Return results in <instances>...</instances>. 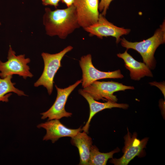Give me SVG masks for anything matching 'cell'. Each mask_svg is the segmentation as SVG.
Listing matches in <instances>:
<instances>
[{
	"mask_svg": "<svg viewBox=\"0 0 165 165\" xmlns=\"http://www.w3.org/2000/svg\"><path fill=\"white\" fill-rule=\"evenodd\" d=\"M71 142L78 149L80 156L79 164L89 165L90 149L93 143L91 138L86 132L80 131L71 138Z\"/></svg>",
	"mask_w": 165,
	"mask_h": 165,
	"instance_id": "14",
	"label": "cell"
},
{
	"mask_svg": "<svg viewBox=\"0 0 165 165\" xmlns=\"http://www.w3.org/2000/svg\"><path fill=\"white\" fill-rule=\"evenodd\" d=\"M90 36H96L102 38L103 37L111 36L116 39L118 43L120 41V37L128 34L130 30L119 28L109 22L101 13L99 14L98 19L95 23L84 28Z\"/></svg>",
	"mask_w": 165,
	"mask_h": 165,
	"instance_id": "9",
	"label": "cell"
},
{
	"mask_svg": "<svg viewBox=\"0 0 165 165\" xmlns=\"http://www.w3.org/2000/svg\"><path fill=\"white\" fill-rule=\"evenodd\" d=\"M119 151V149L117 147L108 152H101L95 145H92L90 149L89 165H106L108 160L112 158L114 154Z\"/></svg>",
	"mask_w": 165,
	"mask_h": 165,
	"instance_id": "16",
	"label": "cell"
},
{
	"mask_svg": "<svg viewBox=\"0 0 165 165\" xmlns=\"http://www.w3.org/2000/svg\"><path fill=\"white\" fill-rule=\"evenodd\" d=\"M7 58L8 60L4 62L0 60V77L1 78L14 74L22 76L25 79L33 76L30 71L29 67L27 65L30 62V58H25L24 54L16 55L15 52L10 46Z\"/></svg>",
	"mask_w": 165,
	"mask_h": 165,
	"instance_id": "4",
	"label": "cell"
},
{
	"mask_svg": "<svg viewBox=\"0 0 165 165\" xmlns=\"http://www.w3.org/2000/svg\"><path fill=\"white\" fill-rule=\"evenodd\" d=\"M148 139V138H145L140 140L137 138L136 132L132 134L127 128V133L124 137L123 155L119 159L112 158L110 162L115 165H127L135 157L141 154L146 147Z\"/></svg>",
	"mask_w": 165,
	"mask_h": 165,
	"instance_id": "8",
	"label": "cell"
},
{
	"mask_svg": "<svg viewBox=\"0 0 165 165\" xmlns=\"http://www.w3.org/2000/svg\"><path fill=\"white\" fill-rule=\"evenodd\" d=\"M78 91L79 94L86 99L89 105L90 114L89 118L82 129V130L87 133L88 132L91 119L97 113L106 109H111L114 108L127 109L129 106L127 104L117 103L110 101H107L105 103L99 102L94 100L90 95L84 91L82 89H80Z\"/></svg>",
	"mask_w": 165,
	"mask_h": 165,
	"instance_id": "12",
	"label": "cell"
},
{
	"mask_svg": "<svg viewBox=\"0 0 165 165\" xmlns=\"http://www.w3.org/2000/svg\"><path fill=\"white\" fill-rule=\"evenodd\" d=\"M127 50L123 53L117 54V56L124 61L125 68L130 71L131 79L138 81L145 76L153 77L149 68L144 63L135 60L128 53Z\"/></svg>",
	"mask_w": 165,
	"mask_h": 165,
	"instance_id": "13",
	"label": "cell"
},
{
	"mask_svg": "<svg viewBox=\"0 0 165 165\" xmlns=\"http://www.w3.org/2000/svg\"><path fill=\"white\" fill-rule=\"evenodd\" d=\"M149 84L151 85L156 86L159 88L165 97V84L164 83H160L156 82H151Z\"/></svg>",
	"mask_w": 165,
	"mask_h": 165,
	"instance_id": "19",
	"label": "cell"
},
{
	"mask_svg": "<svg viewBox=\"0 0 165 165\" xmlns=\"http://www.w3.org/2000/svg\"><path fill=\"white\" fill-rule=\"evenodd\" d=\"M78 20L84 28L96 23L99 16L98 0H74Z\"/></svg>",
	"mask_w": 165,
	"mask_h": 165,
	"instance_id": "10",
	"label": "cell"
},
{
	"mask_svg": "<svg viewBox=\"0 0 165 165\" xmlns=\"http://www.w3.org/2000/svg\"><path fill=\"white\" fill-rule=\"evenodd\" d=\"M82 71V86L85 88L97 80L105 79H122L124 76L120 70L110 72L101 71L93 65L90 54L82 57L79 61Z\"/></svg>",
	"mask_w": 165,
	"mask_h": 165,
	"instance_id": "6",
	"label": "cell"
},
{
	"mask_svg": "<svg viewBox=\"0 0 165 165\" xmlns=\"http://www.w3.org/2000/svg\"><path fill=\"white\" fill-rule=\"evenodd\" d=\"M82 79L64 89L58 87L56 85L57 94L56 99L52 106L47 111L40 113L41 119L47 118L48 120L53 119H60L62 118L71 117L72 113L67 112L65 106L68 96L74 89L82 82Z\"/></svg>",
	"mask_w": 165,
	"mask_h": 165,
	"instance_id": "7",
	"label": "cell"
},
{
	"mask_svg": "<svg viewBox=\"0 0 165 165\" xmlns=\"http://www.w3.org/2000/svg\"><path fill=\"white\" fill-rule=\"evenodd\" d=\"M113 0H101L99 4L98 9L101 12V14L105 16L111 2Z\"/></svg>",
	"mask_w": 165,
	"mask_h": 165,
	"instance_id": "17",
	"label": "cell"
},
{
	"mask_svg": "<svg viewBox=\"0 0 165 165\" xmlns=\"http://www.w3.org/2000/svg\"><path fill=\"white\" fill-rule=\"evenodd\" d=\"M37 127L38 128H43L46 130L43 140H51L52 143H55L61 138H72L82 130L81 127L77 129L68 128L57 119L49 120L40 123L37 126Z\"/></svg>",
	"mask_w": 165,
	"mask_h": 165,
	"instance_id": "11",
	"label": "cell"
},
{
	"mask_svg": "<svg viewBox=\"0 0 165 165\" xmlns=\"http://www.w3.org/2000/svg\"><path fill=\"white\" fill-rule=\"evenodd\" d=\"M13 75H8L4 78H0V101L7 102L9 98L12 94L8 93L14 92L19 96H27L24 92L15 88V83L12 82Z\"/></svg>",
	"mask_w": 165,
	"mask_h": 165,
	"instance_id": "15",
	"label": "cell"
},
{
	"mask_svg": "<svg viewBox=\"0 0 165 165\" xmlns=\"http://www.w3.org/2000/svg\"><path fill=\"white\" fill-rule=\"evenodd\" d=\"M122 46L128 50L134 49L141 56L143 62L150 69H153L156 65L154 57L157 47L165 42V21L150 38L140 42H131L123 38L120 39Z\"/></svg>",
	"mask_w": 165,
	"mask_h": 165,
	"instance_id": "2",
	"label": "cell"
},
{
	"mask_svg": "<svg viewBox=\"0 0 165 165\" xmlns=\"http://www.w3.org/2000/svg\"><path fill=\"white\" fill-rule=\"evenodd\" d=\"M73 48L72 46H69L55 54L42 53L41 56L44 62L43 71L40 78L35 83L34 86L37 87L43 86L46 88L49 95H51L53 89L54 76L61 66V61L65 54Z\"/></svg>",
	"mask_w": 165,
	"mask_h": 165,
	"instance_id": "3",
	"label": "cell"
},
{
	"mask_svg": "<svg viewBox=\"0 0 165 165\" xmlns=\"http://www.w3.org/2000/svg\"><path fill=\"white\" fill-rule=\"evenodd\" d=\"M61 0H42L43 5L53 6L56 8L59 6V2Z\"/></svg>",
	"mask_w": 165,
	"mask_h": 165,
	"instance_id": "18",
	"label": "cell"
},
{
	"mask_svg": "<svg viewBox=\"0 0 165 165\" xmlns=\"http://www.w3.org/2000/svg\"><path fill=\"white\" fill-rule=\"evenodd\" d=\"M43 22L47 35L51 36L57 35L62 39L80 27L73 4L65 9L53 11L46 8Z\"/></svg>",
	"mask_w": 165,
	"mask_h": 165,
	"instance_id": "1",
	"label": "cell"
},
{
	"mask_svg": "<svg viewBox=\"0 0 165 165\" xmlns=\"http://www.w3.org/2000/svg\"><path fill=\"white\" fill-rule=\"evenodd\" d=\"M134 87L127 86L118 82L95 81L82 90L88 93L95 100L116 102L118 98L114 93L126 90H134Z\"/></svg>",
	"mask_w": 165,
	"mask_h": 165,
	"instance_id": "5",
	"label": "cell"
},
{
	"mask_svg": "<svg viewBox=\"0 0 165 165\" xmlns=\"http://www.w3.org/2000/svg\"><path fill=\"white\" fill-rule=\"evenodd\" d=\"M1 25V23H0V25Z\"/></svg>",
	"mask_w": 165,
	"mask_h": 165,
	"instance_id": "21",
	"label": "cell"
},
{
	"mask_svg": "<svg viewBox=\"0 0 165 165\" xmlns=\"http://www.w3.org/2000/svg\"><path fill=\"white\" fill-rule=\"evenodd\" d=\"M62 2L66 5L68 7L73 4L74 0H61Z\"/></svg>",
	"mask_w": 165,
	"mask_h": 165,
	"instance_id": "20",
	"label": "cell"
}]
</instances>
